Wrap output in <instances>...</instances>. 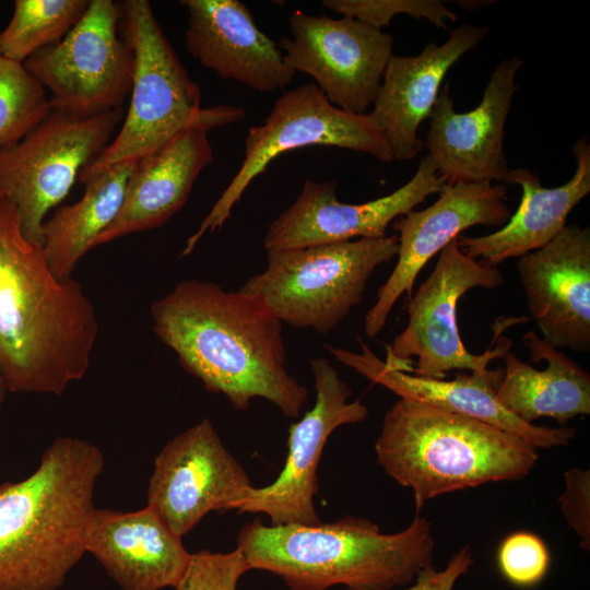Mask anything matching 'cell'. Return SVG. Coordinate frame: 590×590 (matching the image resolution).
<instances>
[{
	"label": "cell",
	"mask_w": 590,
	"mask_h": 590,
	"mask_svg": "<svg viewBox=\"0 0 590 590\" xmlns=\"http://www.w3.org/2000/svg\"><path fill=\"white\" fill-rule=\"evenodd\" d=\"M105 465L85 439L56 438L27 477L0 484V590H58L86 553Z\"/></svg>",
	"instance_id": "obj_3"
},
{
	"label": "cell",
	"mask_w": 590,
	"mask_h": 590,
	"mask_svg": "<svg viewBox=\"0 0 590 590\" xmlns=\"http://www.w3.org/2000/svg\"><path fill=\"white\" fill-rule=\"evenodd\" d=\"M576 169L564 185L547 188L526 167L510 169L504 180L518 185L521 201L516 213L497 232L483 236L459 235L457 243L467 256L489 267L519 258L553 240L567 225L571 210L590 192V144L580 138L573 148Z\"/></svg>",
	"instance_id": "obj_24"
},
{
	"label": "cell",
	"mask_w": 590,
	"mask_h": 590,
	"mask_svg": "<svg viewBox=\"0 0 590 590\" xmlns=\"http://www.w3.org/2000/svg\"><path fill=\"white\" fill-rule=\"evenodd\" d=\"M237 548L250 569L281 577L290 590H393L433 565L430 522L416 515L397 533H382L364 518L345 516L317 526L244 524Z\"/></svg>",
	"instance_id": "obj_4"
},
{
	"label": "cell",
	"mask_w": 590,
	"mask_h": 590,
	"mask_svg": "<svg viewBox=\"0 0 590 590\" xmlns=\"http://www.w3.org/2000/svg\"><path fill=\"white\" fill-rule=\"evenodd\" d=\"M188 12L187 51L222 80H234L258 92L290 85L295 72L278 43L267 36L238 0H181Z\"/></svg>",
	"instance_id": "obj_22"
},
{
	"label": "cell",
	"mask_w": 590,
	"mask_h": 590,
	"mask_svg": "<svg viewBox=\"0 0 590 590\" xmlns=\"http://www.w3.org/2000/svg\"><path fill=\"white\" fill-rule=\"evenodd\" d=\"M551 566V554L544 541L528 531L507 535L497 551V567L514 587L529 589L538 586Z\"/></svg>",
	"instance_id": "obj_30"
},
{
	"label": "cell",
	"mask_w": 590,
	"mask_h": 590,
	"mask_svg": "<svg viewBox=\"0 0 590 590\" xmlns=\"http://www.w3.org/2000/svg\"><path fill=\"white\" fill-rule=\"evenodd\" d=\"M488 32L489 26L464 23L450 30L441 45L429 43L420 55L390 58L368 116L384 134L393 161L418 155L423 141L417 131L429 117L445 76Z\"/></svg>",
	"instance_id": "obj_21"
},
{
	"label": "cell",
	"mask_w": 590,
	"mask_h": 590,
	"mask_svg": "<svg viewBox=\"0 0 590 590\" xmlns=\"http://www.w3.org/2000/svg\"><path fill=\"white\" fill-rule=\"evenodd\" d=\"M134 164H117L80 181L85 186L82 198L58 206L45 220L43 249L58 279L72 276L79 260L93 249L96 237L114 222Z\"/></svg>",
	"instance_id": "obj_26"
},
{
	"label": "cell",
	"mask_w": 590,
	"mask_h": 590,
	"mask_svg": "<svg viewBox=\"0 0 590 590\" xmlns=\"http://www.w3.org/2000/svg\"><path fill=\"white\" fill-rule=\"evenodd\" d=\"M51 110L45 88L0 54V149L21 140Z\"/></svg>",
	"instance_id": "obj_28"
},
{
	"label": "cell",
	"mask_w": 590,
	"mask_h": 590,
	"mask_svg": "<svg viewBox=\"0 0 590 590\" xmlns=\"http://www.w3.org/2000/svg\"><path fill=\"white\" fill-rule=\"evenodd\" d=\"M522 340L534 362L545 361L543 370L524 363L509 350L496 400L526 423L541 417L565 426L578 415L590 414V375L565 353L529 331Z\"/></svg>",
	"instance_id": "obj_25"
},
{
	"label": "cell",
	"mask_w": 590,
	"mask_h": 590,
	"mask_svg": "<svg viewBox=\"0 0 590 590\" xmlns=\"http://www.w3.org/2000/svg\"><path fill=\"white\" fill-rule=\"evenodd\" d=\"M9 392L5 379L0 370V410L5 401L7 393Z\"/></svg>",
	"instance_id": "obj_35"
},
{
	"label": "cell",
	"mask_w": 590,
	"mask_h": 590,
	"mask_svg": "<svg viewBox=\"0 0 590 590\" xmlns=\"http://www.w3.org/2000/svg\"><path fill=\"white\" fill-rule=\"evenodd\" d=\"M361 352L324 344L328 352L373 384L384 386L406 399L467 415L527 440L538 448L566 447L576 437L573 427L550 428L529 424L511 414L496 400L503 369L459 374L452 380L432 379L387 369L384 362L358 337Z\"/></svg>",
	"instance_id": "obj_20"
},
{
	"label": "cell",
	"mask_w": 590,
	"mask_h": 590,
	"mask_svg": "<svg viewBox=\"0 0 590 590\" xmlns=\"http://www.w3.org/2000/svg\"><path fill=\"white\" fill-rule=\"evenodd\" d=\"M288 24L291 36L278 44L286 66L311 76L333 106L366 114L393 56L392 36L349 16L294 11Z\"/></svg>",
	"instance_id": "obj_12"
},
{
	"label": "cell",
	"mask_w": 590,
	"mask_h": 590,
	"mask_svg": "<svg viewBox=\"0 0 590 590\" xmlns=\"http://www.w3.org/2000/svg\"><path fill=\"white\" fill-rule=\"evenodd\" d=\"M428 208L411 211L391 223L398 233L397 263L378 288L364 319L365 334L375 339L384 329L397 300L413 286L425 264L472 226H503L511 216L504 185L491 182L446 185Z\"/></svg>",
	"instance_id": "obj_15"
},
{
	"label": "cell",
	"mask_w": 590,
	"mask_h": 590,
	"mask_svg": "<svg viewBox=\"0 0 590 590\" xmlns=\"http://www.w3.org/2000/svg\"><path fill=\"white\" fill-rule=\"evenodd\" d=\"M565 491L558 502L568 526L580 538V546L590 548V471L573 468L565 472Z\"/></svg>",
	"instance_id": "obj_32"
},
{
	"label": "cell",
	"mask_w": 590,
	"mask_h": 590,
	"mask_svg": "<svg viewBox=\"0 0 590 590\" xmlns=\"http://www.w3.org/2000/svg\"><path fill=\"white\" fill-rule=\"evenodd\" d=\"M447 184L428 155L422 156L414 176L390 194L365 203H344L337 198V180L307 179L294 203L268 227L267 251L346 241L353 238H382L389 225L413 211Z\"/></svg>",
	"instance_id": "obj_16"
},
{
	"label": "cell",
	"mask_w": 590,
	"mask_h": 590,
	"mask_svg": "<svg viewBox=\"0 0 590 590\" xmlns=\"http://www.w3.org/2000/svg\"><path fill=\"white\" fill-rule=\"evenodd\" d=\"M118 32L133 52L130 103L117 135L78 176L82 181L121 163H138L206 117L201 91L178 58L148 0L118 3Z\"/></svg>",
	"instance_id": "obj_6"
},
{
	"label": "cell",
	"mask_w": 590,
	"mask_h": 590,
	"mask_svg": "<svg viewBox=\"0 0 590 590\" xmlns=\"http://www.w3.org/2000/svg\"><path fill=\"white\" fill-rule=\"evenodd\" d=\"M123 108L90 117L51 109L21 140L0 149V199L17 210L24 236L43 246L47 213L68 196L82 168L111 141Z\"/></svg>",
	"instance_id": "obj_10"
},
{
	"label": "cell",
	"mask_w": 590,
	"mask_h": 590,
	"mask_svg": "<svg viewBox=\"0 0 590 590\" xmlns=\"http://www.w3.org/2000/svg\"><path fill=\"white\" fill-rule=\"evenodd\" d=\"M327 9L353 17L370 27L381 30L400 14L426 19L438 28H447L446 21L456 22L457 15L439 0H323Z\"/></svg>",
	"instance_id": "obj_29"
},
{
	"label": "cell",
	"mask_w": 590,
	"mask_h": 590,
	"mask_svg": "<svg viewBox=\"0 0 590 590\" xmlns=\"http://www.w3.org/2000/svg\"><path fill=\"white\" fill-rule=\"evenodd\" d=\"M531 318L556 349L590 350V231L566 227L544 247L518 258Z\"/></svg>",
	"instance_id": "obj_19"
},
{
	"label": "cell",
	"mask_w": 590,
	"mask_h": 590,
	"mask_svg": "<svg viewBox=\"0 0 590 590\" xmlns=\"http://www.w3.org/2000/svg\"><path fill=\"white\" fill-rule=\"evenodd\" d=\"M316 401L298 422L288 429L287 455L284 467L270 485L252 487L237 504L238 512L266 514L271 526H317L321 520L314 498L318 493L317 469L326 442L332 432L346 424L365 421L368 406L355 400L326 357L310 361Z\"/></svg>",
	"instance_id": "obj_13"
},
{
	"label": "cell",
	"mask_w": 590,
	"mask_h": 590,
	"mask_svg": "<svg viewBox=\"0 0 590 590\" xmlns=\"http://www.w3.org/2000/svg\"><path fill=\"white\" fill-rule=\"evenodd\" d=\"M266 269L239 292L282 323L320 334L334 330L361 304L376 269L397 256V235L267 251Z\"/></svg>",
	"instance_id": "obj_7"
},
{
	"label": "cell",
	"mask_w": 590,
	"mask_h": 590,
	"mask_svg": "<svg viewBox=\"0 0 590 590\" xmlns=\"http://www.w3.org/2000/svg\"><path fill=\"white\" fill-rule=\"evenodd\" d=\"M241 108L217 105L152 155L134 164L121 208L114 222L93 243V248L122 236L165 224L188 201L202 169L212 163L208 132L244 120Z\"/></svg>",
	"instance_id": "obj_18"
},
{
	"label": "cell",
	"mask_w": 590,
	"mask_h": 590,
	"mask_svg": "<svg viewBox=\"0 0 590 590\" xmlns=\"http://www.w3.org/2000/svg\"><path fill=\"white\" fill-rule=\"evenodd\" d=\"M250 570L243 553L236 547L228 553L202 550L191 554L188 567L176 590H236L239 578Z\"/></svg>",
	"instance_id": "obj_31"
},
{
	"label": "cell",
	"mask_w": 590,
	"mask_h": 590,
	"mask_svg": "<svg viewBox=\"0 0 590 590\" xmlns=\"http://www.w3.org/2000/svg\"><path fill=\"white\" fill-rule=\"evenodd\" d=\"M523 61L505 58L492 72L480 104L458 113L446 83L429 115L425 145L447 185L504 181L510 170L504 149L505 126L516 75Z\"/></svg>",
	"instance_id": "obj_17"
},
{
	"label": "cell",
	"mask_w": 590,
	"mask_h": 590,
	"mask_svg": "<svg viewBox=\"0 0 590 590\" xmlns=\"http://www.w3.org/2000/svg\"><path fill=\"white\" fill-rule=\"evenodd\" d=\"M252 487L211 421L203 418L155 457L146 506L182 538L210 511L235 509Z\"/></svg>",
	"instance_id": "obj_14"
},
{
	"label": "cell",
	"mask_w": 590,
	"mask_h": 590,
	"mask_svg": "<svg viewBox=\"0 0 590 590\" xmlns=\"http://www.w3.org/2000/svg\"><path fill=\"white\" fill-rule=\"evenodd\" d=\"M472 564V550L467 544L451 556L442 570L429 565L418 573L412 586L393 590H452L458 578L469 573Z\"/></svg>",
	"instance_id": "obj_33"
},
{
	"label": "cell",
	"mask_w": 590,
	"mask_h": 590,
	"mask_svg": "<svg viewBox=\"0 0 590 590\" xmlns=\"http://www.w3.org/2000/svg\"><path fill=\"white\" fill-rule=\"evenodd\" d=\"M88 4L90 0H15L12 17L0 32V54L23 64L39 49L63 39Z\"/></svg>",
	"instance_id": "obj_27"
},
{
	"label": "cell",
	"mask_w": 590,
	"mask_h": 590,
	"mask_svg": "<svg viewBox=\"0 0 590 590\" xmlns=\"http://www.w3.org/2000/svg\"><path fill=\"white\" fill-rule=\"evenodd\" d=\"M496 1H457L460 7L464 8L468 11L475 10L477 8H481L483 5H489L491 3H494Z\"/></svg>",
	"instance_id": "obj_34"
},
{
	"label": "cell",
	"mask_w": 590,
	"mask_h": 590,
	"mask_svg": "<svg viewBox=\"0 0 590 590\" xmlns=\"http://www.w3.org/2000/svg\"><path fill=\"white\" fill-rule=\"evenodd\" d=\"M151 316L181 367L236 410L263 398L287 417L300 415L308 390L285 368L283 323L256 298L184 280L152 303Z\"/></svg>",
	"instance_id": "obj_1"
},
{
	"label": "cell",
	"mask_w": 590,
	"mask_h": 590,
	"mask_svg": "<svg viewBox=\"0 0 590 590\" xmlns=\"http://www.w3.org/2000/svg\"><path fill=\"white\" fill-rule=\"evenodd\" d=\"M375 452L384 471L412 489L417 511L448 493L522 480L539 459L536 448L519 436L406 399L386 413Z\"/></svg>",
	"instance_id": "obj_5"
},
{
	"label": "cell",
	"mask_w": 590,
	"mask_h": 590,
	"mask_svg": "<svg viewBox=\"0 0 590 590\" xmlns=\"http://www.w3.org/2000/svg\"><path fill=\"white\" fill-rule=\"evenodd\" d=\"M113 0H90L59 43L39 49L23 66L51 94V109L90 117L122 108L130 95L133 52L118 32Z\"/></svg>",
	"instance_id": "obj_11"
},
{
	"label": "cell",
	"mask_w": 590,
	"mask_h": 590,
	"mask_svg": "<svg viewBox=\"0 0 590 590\" xmlns=\"http://www.w3.org/2000/svg\"><path fill=\"white\" fill-rule=\"evenodd\" d=\"M86 553L122 590L175 588L191 558L154 509L96 508L86 538Z\"/></svg>",
	"instance_id": "obj_23"
},
{
	"label": "cell",
	"mask_w": 590,
	"mask_h": 590,
	"mask_svg": "<svg viewBox=\"0 0 590 590\" xmlns=\"http://www.w3.org/2000/svg\"><path fill=\"white\" fill-rule=\"evenodd\" d=\"M98 331L82 285L54 274L16 208L0 199V370L9 391L62 394L86 375Z\"/></svg>",
	"instance_id": "obj_2"
},
{
	"label": "cell",
	"mask_w": 590,
	"mask_h": 590,
	"mask_svg": "<svg viewBox=\"0 0 590 590\" xmlns=\"http://www.w3.org/2000/svg\"><path fill=\"white\" fill-rule=\"evenodd\" d=\"M323 145L369 154L393 162L389 145L368 114L355 115L333 106L315 83L284 92L263 123L249 128L241 165L186 243L189 256L206 233L221 228L249 184L278 156L299 148Z\"/></svg>",
	"instance_id": "obj_9"
},
{
	"label": "cell",
	"mask_w": 590,
	"mask_h": 590,
	"mask_svg": "<svg viewBox=\"0 0 590 590\" xmlns=\"http://www.w3.org/2000/svg\"><path fill=\"white\" fill-rule=\"evenodd\" d=\"M504 283L500 270L463 253L457 238L440 252L430 275L406 304L408 324L386 345L387 369L444 379L453 369L486 371L488 364L511 347V340L497 339L482 354L470 353L461 340L457 306L470 290L496 288Z\"/></svg>",
	"instance_id": "obj_8"
}]
</instances>
